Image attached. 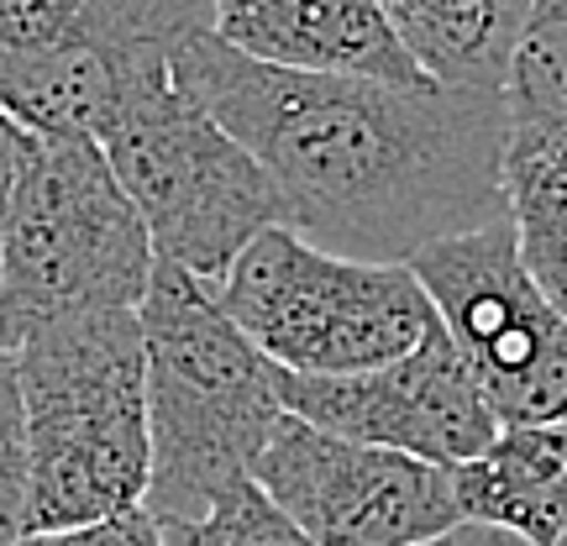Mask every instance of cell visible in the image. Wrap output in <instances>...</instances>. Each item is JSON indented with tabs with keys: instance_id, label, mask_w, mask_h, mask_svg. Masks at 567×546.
<instances>
[{
	"instance_id": "44dd1931",
	"label": "cell",
	"mask_w": 567,
	"mask_h": 546,
	"mask_svg": "<svg viewBox=\"0 0 567 546\" xmlns=\"http://www.w3.org/2000/svg\"><path fill=\"white\" fill-rule=\"evenodd\" d=\"M557 546H567V536H563V542H557Z\"/></svg>"
},
{
	"instance_id": "e0dca14e",
	"label": "cell",
	"mask_w": 567,
	"mask_h": 546,
	"mask_svg": "<svg viewBox=\"0 0 567 546\" xmlns=\"http://www.w3.org/2000/svg\"><path fill=\"white\" fill-rule=\"evenodd\" d=\"M27 488H32L27 415H21L17 363L0 347V546H17L27 536Z\"/></svg>"
},
{
	"instance_id": "6da1fadb",
	"label": "cell",
	"mask_w": 567,
	"mask_h": 546,
	"mask_svg": "<svg viewBox=\"0 0 567 546\" xmlns=\"http://www.w3.org/2000/svg\"><path fill=\"white\" fill-rule=\"evenodd\" d=\"M168 74L252 153L284 226L326 253L410 264L421 247L505 216L499 95L268 69L210 27L174 42Z\"/></svg>"
},
{
	"instance_id": "ffe728a7",
	"label": "cell",
	"mask_w": 567,
	"mask_h": 546,
	"mask_svg": "<svg viewBox=\"0 0 567 546\" xmlns=\"http://www.w3.org/2000/svg\"><path fill=\"white\" fill-rule=\"evenodd\" d=\"M415 546H526V542H515V536H505V530H494V526H473V521H463V526H452V530H442V536L415 542Z\"/></svg>"
},
{
	"instance_id": "5b68a950",
	"label": "cell",
	"mask_w": 567,
	"mask_h": 546,
	"mask_svg": "<svg viewBox=\"0 0 567 546\" xmlns=\"http://www.w3.org/2000/svg\"><path fill=\"white\" fill-rule=\"evenodd\" d=\"M105 168L147 226L153 258L216 284L258 231L284 226V205L243 142L210 122L168 63L142 69L95 137Z\"/></svg>"
},
{
	"instance_id": "8992f818",
	"label": "cell",
	"mask_w": 567,
	"mask_h": 546,
	"mask_svg": "<svg viewBox=\"0 0 567 546\" xmlns=\"http://www.w3.org/2000/svg\"><path fill=\"white\" fill-rule=\"evenodd\" d=\"M210 295L279 373L305 379L384 368L442 326L405 264L342 258L289 226L258 231Z\"/></svg>"
},
{
	"instance_id": "7a4b0ae2",
	"label": "cell",
	"mask_w": 567,
	"mask_h": 546,
	"mask_svg": "<svg viewBox=\"0 0 567 546\" xmlns=\"http://www.w3.org/2000/svg\"><path fill=\"white\" fill-rule=\"evenodd\" d=\"M147 373V494L158 526L200 521L252 463L279 425L274 363L226 321L210 284L153 258L137 305Z\"/></svg>"
},
{
	"instance_id": "4fadbf2b",
	"label": "cell",
	"mask_w": 567,
	"mask_h": 546,
	"mask_svg": "<svg viewBox=\"0 0 567 546\" xmlns=\"http://www.w3.org/2000/svg\"><path fill=\"white\" fill-rule=\"evenodd\" d=\"M379 11L425 80L499 95L530 0H379Z\"/></svg>"
},
{
	"instance_id": "5bb4252c",
	"label": "cell",
	"mask_w": 567,
	"mask_h": 546,
	"mask_svg": "<svg viewBox=\"0 0 567 546\" xmlns=\"http://www.w3.org/2000/svg\"><path fill=\"white\" fill-rule=\"evenodd\" d=\"M499 200L520 268L567 326V137L505 126Z\"/></svg>"
},
{
	"instance_id": "8fae6325",
	"label": "cell",
	"mask_w": 567,
	"mask_h": 546,
	"mask_svg": "<svg viewBox=\"0 0 567 546\" xmlns=\"http://www.w3.org/2000/svg\"><path fill=\"white\" fill-rule=\"evenodd\" d=\"M210 38L268 69L436 84L394 38L379 0H205Z\"/></svg>"
},
{
	"instance_id": "277c9868",
	"label": "cell",
	"mask_w": 567,
	"mask_h": 546,
	"mask_svg": "<svg viewBox=\"0 0 567 546\" xmlns=\"http://www.w3.org/2000/svg\"><path fill=\"white\" fill-rule=\"evenodd\" d=\"M153 279L147 226L90 137L21 132V168L0 237V347L42 326L137 310Z\"/></svg>"
},
{
	"instance_id": "ac0fdd59",
	"label": "cell",
	"mask_w": 567,
	"mask_h": 546,
	"mask_svg": "<svg viewBox=\"0 0 567 546\" xmlns=\"http://www.w3.org/2000/svg\"><path fill=\"white\" fill-rule=\"evenodd\" d=\"M17 546H163V530L147 509H126L95 526H74V530H32Z\"/></svg>"
},
{
	"instance_id": "3957f363",
	"label": "cell",
	"mask_w": 567,
	"mask_h": 546,
	"mask_svg": "<svg viewBox=\"0 0 567 546\" xmlns=\"http://www.w3.org/2000/svg\"><path fill=\"white\" fill-rule=\"evenodd\" d=\"M27 415V536L95 526L147 494V373L137 310L42 326L11 347Z\"/></svg>"
},
{
	"instance_id": "ba28073f",
	"label": "cell",
	"mask_w": 567,
	"mask_h": 546,
	"mask_svg": "<svg viewBox=\"0 0 567 546\" xmlns=\"http://www.w3.org/2000/svg\"><path fill=\"white\" fill-rule=\"evenodd\" d=\"M252 484L310 546H415L463 526L452 467L347 442L295 415H279Z\"/></svg>"
},
{
	"instance_id": "d6986e66",
	"label": "cell",
	"mask_w": 567,
	"mask_h": 546,
	"mask_svg": "<svg viewBox=\"0 0 567 546\" xmlns=\"http://www.w3.org/2000/svg\"><path fill=\"white\" fill-rule=\"evenodd\" d=\"M21 168V126L0 111V237H6V216H11V189H17Z\"/></svg>"
},
{
	"instance_id": "9c48e42d",
	"label": "cell",
	"mask_w": 567,
	"mask_h": 546,
	"mask_svg": "<svg viewBox=\"0 0 567 546\" xmlns=\"http://www.w3.org/2000/svg\"><path fill=\"white\" fill-rule=\"evenodd\" d=\"M274 394L284 415L316 431L363 446H389L436 467L478 457L499 431L484 389L457 358V347L446 342L442 326L415 352L347 379H305L274 368Z\"/></svg>"
},
{
	"instance_id": "52a82bcc",
	"label": "cell",
	"mask_w": 567,
	"mask_h": 546,
	"mask_svg": "<svg viewBox=\"0 0 567 546\" xmlns=\"http://www.w3.org/2000/svg\"><path fill=\"white\" fill-rule=\"evenodd\" d=\"M405 268L478 379L494 421H567V326L520 268L505 216L421 247Z\"/></svg>"
},
{
	"instance_id": "7c38bea8",
	"label": "cell",
	"mask_w": 567,
	"mask_h": 546,
	"mask_svg": "<svg viewBox=\"0 0 567 546\" xmlns=\"http://www.w3.org/2000/svg\"><path fill=\"white\" fill-rule=\"evenodd\" d=\"M457 515L526 546L567 536V421L499 425L494 442L452 467Z\"/></svg>"
},
{
	"instance_id": "30bf717a",
	"label": "cell",
	"mask_w": 567,
	"mask_h": 546,
	"mask_svg": "<svg viewBox=\"0 0 567 546\" xmlns=\"http://www.w3.org/2000/svg\"><path fill=\"white\" fill-rule=\"evenodd\" d=\"M210 27L205 0H84L53 48L0 69V111L38 137H101L142 69Z\"/></svg>"
},
{
	"instance_id": "9a60e30c",
	"label": "cell",
	"mask_w": 567,
	"mask_h": 546,
	"mask_svg": "<svg viewBox=\"0 0 567 546\" xmlns=\"http://www.w3.org/2000/svg\"><path fill=\"white\" fill-rule=\"evenodd\" d=\"M499 101L505 126L567 137V0H530Z\"/></svg>"
},
{
	"instance_id": "2e32d148",
	"label": "cell",
	"mask_w": 567,
	"mask_h": 546,
	"mask_svg": "<svg viewBox=\"0 0 567 546\" xmlns=\"http://www.w3.org/2000/svg\"><path fill=\"white\" fill-rule=\"evenodd\" d=\"M158 530L163 546H310L252 478L226 488L200 521H179V526H158Z\"/></svg>"
}]
</instances>
